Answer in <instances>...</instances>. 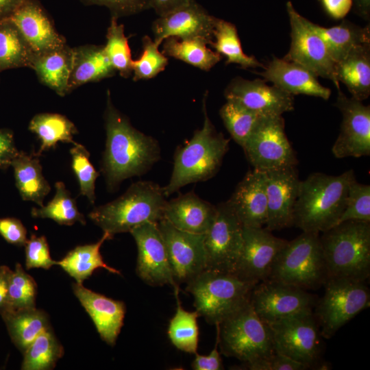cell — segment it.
<instances>
[{
  "label": "cell",
  "instance_id": "obj_1",
  "mask_svg": "<svg viewBox=\"0 0 370 370\" xmlns=\"http://www.w3.org/2000/svg\"><path fill=\"white\" fill-rule=\"evenodd\" d=\"M106 132L101 171L107 186L114 190L125 180L145 173L160 159L158 140L132 126L113 104L107 91L104 111Z\"/></svg>",
  "mask_w": 370,
  "mask_h": 370
},
{
  "label": "cell",
  "instance_id": "obj_2",
  "mask_svg": "<svg viewBox=\"0 0 370 370\" xmlns=\"http://www.w3.org/2000/svg\"><path fill=\"white\" fill-rule=\"evenodd\" d=\"M349 169L339 175L313 173L300 182L293 224L306 232H323L336 225L345 209L350 183Z\"/></svg>",
  "mask_w": 370,
  "mask_h": 370
},
{
  "label": "cell",
  "instance_id": "obj_3",
  "mask_svg": "<svg viewBox=\"0 0 370 370\" xmlns=\"http://www.w3.org/2000/svg\"><path fill=\"white\" fill-rule=\"evenodd\" d=\"M206 97L205 95L203 99L202 127L195 130L192 138L175 151L170 180L162 187L166 197L188 184L213 177L229 149L230 140L216 130L208 115Z\"/></svg>",
  "mask_w": 370,
  "mask_h": 370
},
{
  "label": "cell",
  "instance_id": "obj_4",
  "mask_svg": "<svg viewBox=\"0 0 370 370\" xmlns=\"http://www.w3.org/2000/svg\"><path fill=\"white\" fill-rule=\"evenodd\" d=\"M166 203L162 187L151 181H139L116 199L95 207L88 217L112 238L147 223H157L164 217Z\"/></svg>",
  "mask_w": 370,
  "mask_h": 370
},
{
  "label": "cell",
  "instance_id": "obj_5",
  "mask_svg": "<svg viewBox=\"0 0 370 370\" xmlns=\"http://www.w3.org/2000/svg\"><path fill=\"white\" fill-rule=\"evenodd\" d=\"M328 278L367 281L370 275V223L347 221L319 234Z\"/></svg>",
  "mask_w": 370,
  "mask_h": 370
},
{
  "label": "cell",
  "instance_id": "obj_6",
  "mask_svg": "<svg viewBox=\"0 0 370 370\" xmlns=\"http://www.w3.org/2000/svg\"><path fill=\"white\" fill-rule=\"evenodd\" d=\"M256 284L233 273L206 269L186 284V291L199 317L217 325L249 301Z\"/></svg>",
  "mask_w": 370,
  "mask_h": 370
},
{
  "label": "cell",
  "instance_id": "obj_7",
  "mask_svg": "<svg viewBox=\"0 0 370 370\" xmlns=\"http://www.w3.org/2000/svg\"><path fill=\"white\" fill-rule=\"evenodd\" d=\"M319 233H302L288 241L278 254L267 280L312 290L323 286L328 271Z\"/></svg>",
  "mask_w": 370,
  "mask_h": 370
},
{
  "label": "cell",
  "instance_id": "obj_8",
  "mask_svg": "<svg viewBox=\"0 0 370 370\" xmlns=\"http://www.w3.org/2000/svg\"><path fill=\"white\" fill-rule=\"evenodd\" d=\"M221 354L243 362L275 352L271 331L256 313L250 301L216 325Z\"/></svg>",
  "mask_w": 370,
  "mask_h": 370
},
{
  "label": "cell",
  "instance_id": "obj_9",
  "mask_svg": "<svg viewBox=\"0 0 370 370\" xmlns=\"http://www.w3.org/2000/svg\"><path fill=\"white\" fill-rule=\"evenodd\" d=\"M323 286L324 294L317 299L313 313L321 336L330 338L369 306L370 291L365 281L348 278H330Z\"/></svg>",
  "mask_w": 370,
  "mask_h": 370
},
{
  "label": "cell",
  "instance_id": "obj_10",
  "mask_svg": "<svg viewBox=\"0 0 370 370\" xmlns=\"http://www.w3.org/2000/svg\"><path fill=\"white\" fill-rule=\"evenodd\" d=\"M269 325L275 352L310 368L318 364L321 335L313 310L293 314Z\"/></svg>",
  "mask_w": 370,
  "mask_h": 370
},
{
  "label": "cell",
  "instance_id": "obj_11",
  "mask_svg": "<svg viewBox=\"0 0 370 370\" xmlns=\"http://www.w3.org/2000/svg\"><path fill=\"white\" fill-rule=\"evenodd\" d=\"M282 115L265 116L242 147L254 169L264 172L296 166L298 161L285 133Z\"/></svg>",
  "mask_w": 370,
  "mask_h": 370
},
{
  "label": "cell",
  "instance_id": "obj_12",
  "mask_svg": "<svg viewBox=\"0 0 370 370\" xmlns=\"http://www.w3.org/2000/svg\"><path fill=\"white\" fill-rule=\"evenodd\" d=\"M291 27V45L284 59L306 67L317 77L332 81L337 90L340 84L335 75V62L325 44L312 27V23L299 14L291 1L286 4Z\"/></svg>",
  "mask_w": 370,
  "mask_h": 370
},
{
  "label": "cell",
  "instance_id": "obj_13",
  "mask_svg": "<svg viewBox=\"0 0 370 370\" xmlns=\"http://www.w3.org/2000/svg\"><path fill=\"white\" fill-rule=\"evenodd\" d=\"M214 220L204 234L206 269L233 273L243 244V225L229 206H216Z\"/></svg>",
  "mask_w": 370,
  "mask_h": 370
},
{
  "label": "cell",
  "instance_id": "obj_14",
  "mask_svg": "<svg viewBox=\"0 0 370 370\" xmlns=\"http://www.w3.org/2000/svg\"><path fill=\"white\" fill-rule=\"evenodd\" d=\"M249 301L260 319L269 325L301 312L313 310L317 299L303 288L266 280L255 285Z\"/></svg>",
  "mask_w": 370,
  "mask_h": 370
},
{
  "label": "cell",
  "instance_id": "obj_15",
  "mask_svg": "<svg viewBox=\"0 0 370 370\" xmlns=\"http://www.w3.org/2000/svg\"><path fill=\"white\" fill-rule=\"evenodd\" d=\"M157 225L175 284H187L206 269L204 234L179 230L164 218Z\"/></svg>",
  "mask_w": 370,
  "mask_h": 370
},
{
  "label": "cell",
  "instance_id": "obj_16",
  "mask_svg": "<svg viewBox=\"0 0 370 370\" xmlns=\"http://www.w3.org/2000/svg\"><path fill=\"white\" fill-rule=\"evenodd\" d=\"M287 242L275 236L266 227L243 226L242 247L234 273L254 284L267 280Z\"/></svg>",
  "mask_w": 370,
  "mask_h": 370
},
{
  "label": "cell",
  "instance_id": "obj_17",
  "mask_svg": "<svg viewBox=\"0 0 370 370\" xmlns=\"http://www.w3.org/2000/svg\"><path fill=\"white\" fill-rule=\"evenodd\" d=\"M337 90L334 105L342 113L343 120L332 153L337 158L369 156L370 106L352 97H347L341 89Z\"/></svg>",
  "mask_w": 370,
  "mask_h": 370
},
{
  "label": "cell",
  "instance_id": "obj_18",
  "mask_svg": "<svg viewBox=\"0 0 370 370\" xmlns=\"http://www.w3.org/2000/svg\"><path fill=\"white\" fill-rule=\"evenodd\" d=\"M138 249L136 271L152 286L166 284L178 288L170 268L164 241L156 223L143 224L130 232Z\"/></svg>",
  "mask_w": 370,
  "mask_h": 370
},
{
  "label": "cell",
  "instance_id": "obj_19",
  "mask_svg": "<svg viewBox=\"0 0 370 370\" xmlns=\"http://www.w3.org/2000/svg\"><path fill=\"white\" fill-rule=\"evenodd\" d=\"M264 79H233L224 91L226 100L235 101L262 116L282 115L294 109V96Z\"/></svg>",
  "mask_w": 370,
  "mask_h": 370
},
{
  "label": "cell",
  "instance_id": "obj_20",
  "mask_svg": "<svg viewBox=\"0 0 370 370\" xmlns=\"http://www.w3.org/2000/svg\"><path fill=\"white\" fill-rule=\"evenodd\" d=\"M267 218L265 227L280 230L293 225V210L301 180L296 166L266 171Z\"/></svg>",
  "mask_w": 370,
  "mask_h": 370
},
{
  "label": "cell",
  "instance_id": "obj_21",
  "mask_svg": "<svg viewBox=\"0 0 370 370\" xmlns=\"http://www.w3.org/2000/svg\"><path fill=\"white\" fill-rule=\"evenodd\" d=\"M217 18L210 15L195 0L166 14L152 24L154 41L159 45L169 37L203 38L209 44L213 40Z\"/></svg>",
  "mask_w": 370,
  "mask_h": 370
},
{
  "label": "cell",
  "instance_id": "obj_22",
  "mask_svg": "<svg viewBox=\"0 0 370 370\" xmlns=\"http://www.w3.org/2000/svg\"><path fill=\"white\" fill-rule=\"evenodd\" d=\"M16 25L35 56L66 45L52 20L38 0H26L10 18Z\"/></svg>",
  "mask_w": 370,
  "mask_h": 370
},
{
  "label": "cell",
  "instance_id": "obj_23",
  "mask_svg": "<svg viewBox=\"0 0 370 370\" xmlns=\"http://www.w3.org/2000/svg\"><path fill=\"white\" fill-rule=\"evenodd\" d=\"M227 203L247 227H263L267 218L266 173L249 171L236 186Z\"/></svg>",
  "mask_w": 370,
  "mask_h": 370
},
{
  "label": "cell",
  "instance_id": "obj_24",
  "mask_svg": "<svg viewBox=\"0 0 370 370\" xmlns=\"http://www.w3.org/2000/svg\"><path fill=\"white\" fill-rule=\"evenodd\" d=\"M73 290L92 319L101 338L108 345L114 346L123 325L126 312L125 303L95 293L81 283L73 284Z\"/></svg>",
  "mask_w": 370,
  "mask_h": 370
},
{
  "label": "cell",
  "instance_id": "obj_25",
  "mask_svg": "<svg viewBox=\"0 0 370 370\" xmlns=\"http://www.w3.org/2000/svg\"><path fill=\"white\" fill-rule=\"evenodd\" d=\"M266 82L292 95H306L328 99L331 90L323 86L317 76L296 62L273 56L264 71L258 73Z\"/></svg>",
  "mask_w": 370,
  "mask_h": 370
},
{
  "label": "cell",
  "instance_id": "obj_26",
  "mask_svg": "<svg viewBox=\"0 0 370 370\" xmlns=\"http://www.w3.org/2000/svg\"><path fill=\"white\" fill-rule=\"evenodd\" d=\"M216 213V206L191 191L166 201L163 218L179 230L205 234L212 224Z\"/></svg>",
  "mask_w": 370,
  "mask_h": 370
},
{
  "label": "cell",
  "instance_id": "obj_27",
  "mask_svg": "<svg viewBox=\"0 0 370 370\" xmlns=\"http://www.w3.org/2000/svg\"><path fill=\"white\" fill-rule=\"evenodd\" d=\"M72 52L68 94L85 84L112 77L116 72L111 64L103 46L82 45L72 47Z\"/></svg>",
  "mask_w": 370,
  "mask_h": 370
},
{
  "label": "cell",
  "instance_id": "obj_28",
  "mask_svg": "<svg viewBox=\"0 0 370 370\" xmlns=\"http://www.w3.org/2000/svg\"><path fill=\"white\" fill-rule=\"evenodd\" d=\"M335 75L352 97L361 101L367 99L370 95V43L354 47L336 63Z\"/></svg>",
  "mask_w": 370,
  "mask_h": 370
},
{
  "label": "cell",
  "instance_id": "obj_29",
  "mask_svg": "<svg viewBox=\"0 0 370 370\" xmlns=\"http://www.w3.org/2000/svg\"><path fill=\"white\" fill-rule=\"evenodd\" d=\"M16 186L24 201L42 206L43 201L51 187L42 172L38 154L31 155L20 151L11 163Z\"/></svg>",
  "mask_w": 370,
  "mask_h": 370
},
{
  "label": "cell",
  "instance_id": "obj_30",
  "mask_svg": "<svg viewBox=\"0 0 370 370\" xmlns=\"http://www.w3.org/2000/svg\"><path fill=\"white\" fill-rule=\"evenodd\" d=\"M72 47L60 48L35 56L32 69L40 82L59 96L67 95L72 66Z\"/></svg>",
  "mask_w": 370,
  "mask_h": 370
},
{
  "label": "cell",
  "instance_id": "obj_31",
  "mask_svg": "<svg viewBox=\"0 0 370 370\" xmlns=\"http://www.w3.org/2000/svg\"><path fill=\"white\" fill-rule=\"evenodd\" d=\"M312 27L324 41L335 64L343 60L354 47L370 43L369 25L361 27L343 20L339 25L330 27L314 23Z\"/></svg>",
  "mask_w": 370,
  "mask_h": 370
},
{
  "label": "cell",
  "instance_id": "obj_32",
  "mask_svg": "<svg viewBox=\"0 0 370 370\" xmlns=\"http://www.w3.org/2000/svg\"><path fill=\"white\" fill-rule=\"evenodd\" d=\"M111 236L103 232L95 243L80 245L70 251L61 260L56 262L76 282L82 284L95 270L103 268L109 272L121 275V272L108 265L103 260L100 248Z\"/></svg>",
  "mask_w": 370,
  "mask_h": 370
},
{
  "label": "cell",
  "instance_id": "obj_33",
  "mask_svg": "<svg viewBox=\"0 0 370 370\" xmlns=\"http://www.w3.org/2000/svg\"><path fill=\"white\" fill-rule=\"evenodd\" d=\"M1 315L12 342L22 352L40 333L50 328L47 313L36 307L5 311Z\"/></svg>",
  "mask_w": 370,
  "mask_h": 370
},
{
  "label": "cell",
  "instance_id": "obj_34",
  "mask_svg": "<svg viewBox=\"0 0 370 370\" xmlns=\"http://www.w3.org/2000/svg\"><path fill=\"white\" fill-rule=\"evenodd\" d=\"M208 40L203 38H179L169 37L163 40L162 53L208 71L222 56L207 47Z\"/></svg>",
  "mask_w": 370,
  "mask_h": 370
},
{
  "label": "cell",
  "instance_id": "obj_35",
  "mask_svg": "<svg viewBox=\"0 0 370 370\" xmlns=\"http://www.w3.org/2000/svg\"><path fill=\"white\" fill-rule=\"evenodd\" d=\"M35 54L15 23L0 21V72L11 69H32Z\"/></svg>",
  "mask_w": 370,
  "mask_h": 370
},
{
  "label": "cell",
  "instance_id": "obj_36",
  "mask_svg": "<svg viewBox=\"0 0 370 370\" xmlns=\"http://www.w3.org/2000/svg\"><path fill=\"white\" fill-rule=\"evenodd\" d=\"M29 130L40 140L38 156L44 151L55 147L59 142L76 143L73 140V136L77 133L75 124L60 114H37L31 119Z\"/></svg>",
  "mask_w": 370,
  "mask_h": 370
},
{
  "label": "cell",
  "instance_id": "obj_37",
  "mask_svg": "<svg viewBox=\"0 0 370 370\" xmlns=\"http://www.w3.org/2000/svg\"><path fill=\"white\" fill-rule=\"evenodd\" d=\"M213 40L210 42L215 51L226 58V64H236L243 69L263 67L254 56L246 55L241 44L236 26L223 19H216Z\"/></svg>",
  "mask_w": 370,
  "mask_h": 370
},
{
  "label": "cell",
  "instance_id": "obj_38",
  "mask_svg": "<svg viewBox=\"0 0 370 370\" xmlns=\"http://www.w3.org/2000/svg\"><path fill=\"white\" fill-rule=\"evenodd\" d=\"M63 354L64 348L50 327L40 333L25 350L21 369H53Z\"/></svg>",
  "mask_w": 370,
  "mask_h": 370
},
{
  "label": "cell",
  "instance_id": "obj_39",
  "mask_svg": "<svg viewBox=\"0 0 370 370\" xmlns=\"http://www.w3.org/2000/svg\"><path fill=\"white\" fill-rule=\"evenodd\" d=\"M177 309L169 321L167 334L171 343L179 350L195 354L199 341L198 312L184 310L178 298V288H174Z\"/></svg>",
  "mask_w": 370,
  "mask_h": 370
},
{
  "label": "cell",
  "instance_id": "obj_40",
  "mask_svg": "<svg viewBox=\"0 0 370 370\" xmlns=\"http://www.w3.org/2000/svg\"><path fill=\"white\" fill-rule=\"evenodd\" d=\"M56 193L46 205L33 208L31 214L34 218L50 219L60 225H71L76 222L86 224L84 215L78 210L75 200L71 197L64 184H55Z\"/></svg>",
  "mask_w": 370,
  "mask_h": 370
},
{
  "label": "cell",
  "instance_id": "obj_41",
  "mask_svg": "<svg viewBox=\"0 0 370 370\" xmlns=\"http://www.w3.org/2000/svg\"><path fill=\"white\" fill-rule=\"evenodd\" d=\"M219 114L232 138L241 147L244 145L265 117L229 100L221 108Z\"/></svg>",
  "mask_w": 370,
  "mask_h": 370
},
{
  "label": "cell",
  "instance_id": "obj_42",
  "mask_svg": "<svg viewBox=\"0 0 370 370\" xmlns=\"http://www.w3.org/2000/svg\"><path fill=\"white\" fill-rule=\"evenodd\" d=\"M116 17L111 16L107 29L105 52L114 69L123 77L127 78L132 74L131 50L128 38L125 34L124 25L118 23Z\"/></svg>",
  "mask_w": 370,
  "mask_h": 370
},
{
  "label": "cell",
  "instance_id": "obj_43",
  "mask_svg": "<svg viewBox=\"0 0 370 370\" xmlns=\"http://www.w3.org/2000/svg\"><path fill=\"white\" fill-rule=\"evenodd\" d=\"M37 285L34 279L17 263L8 278V306L5 311H17L36 307ZM4 311V312H5Z\"/></svg>",
  "mask_w": 370,
  "mask_h": 370
},
{
  "label": "cell",
  "instance_id": "obj_44",
  "mask_svg": "<svg viewBox=\"0 0 370 370\" xmlns=\"http://www.w3.org/2000/svg\"><path fill=\"white\" fill-rule=\"evenodd\" d=\"M72 169L77 179L80 195L88 198L91 204L95 201V182L99 173L90 162V153L86 148L75 143L70 149Z\"/></svg>",
  "mask_w": 370,
  "mask_h": 370
},
{
  "label": "cell",
  "instance_id": "obj_45",
  "mask_svg": "<svg viewBox=\"0 0 370 370\" xmlns=\"http://www.w3.org/2000/svg\"><path fill=\"white\" fill-rule=\"evenodd\" d=\"M143 53L137 60H133V80L149 79L163 71L168 64L167 57L158 49L159 45L148 36L142 40Z\"/></svg>",
  "mask_w": 370,
  "mask_h": 370
},
{
  "label": "cell",
  "instance_id": "obj_46",
  "mask_svg": "<svg viewBox=\"0 0 370 370\" xmlns=\"http://www.w3.org/2000/svg\"><path fill=\"white\" fill-rule=\"evenodd\" d=\"M347 221L370 223V186L356 179L349 184L345 207L337 224Z\"/></svg>",
  "mask_w": 370,
  "mask_h": 370
},
{
  "label": "cell",
  "instance_id": "obj_47",
  "mask_svg": "<svg viewBox=\"0 0 370 370\" xmlns=\"http://www.w3.org/2000/svg\"><path fill=\"white\" fill-rule=\"evenodd\" d=\"M25 267L27 269L42 268L49 269L56 264L49 253L47 241L44 236L32 234L25 245Z\"/></svg>",
  "mask_w": 370,
  "mask_h": 370
},
{
  "label": "cell",
  "instance_id": "obj_48",
  "mask_svg": "<svg viewBox=\"0 0 370 370\" xmlns=\"http://www.w3.org/2000/svg\"><path fill=\"white\" fill-rule=\"evenodd\" d=\"M249 370H306L310 367L288 356L275 352L272 354L251 362H243Z\"/></svg>",
  "mask_w": 370,
  "mask_h": 370
},
{
  "label": "cell",
  "instance_id": "obj_49",
  "mask_svg": "<svg viewBox=\"0 0 370 370\" xmlns=\"http://www.w3.org/2000/svg\"><path fill=\"white\" fill-rule=\"evenodd\" d=\"M86 5H101L109 9L111 16L119 18L140 13L151 8L149 0H79Z\"/></svg>",
  "mask_w": 370,
  "mask_h": 370
},
{
  "label": "cell",
  "instance_id": "obj_50",
  "mask_svg": "<svg viewBox=\"0 0 370 370\" xmlns=\"http://www.w3.org/2000/svg\"><path fill=\"white\" fill-rule=\"evenodd\" d=\"M0 235L9 243L23 246L27 238V230L22 222L14 217L0 219Z\"/></svg>",
  "mask_w": 370,
  "mask_h": 370
},
{
  "label": "cell",
  "instance_id": "obj_51",
  "mask_svg": "<svg viewBox=\"0 0 370 370\" xmlns=\"http://www.w3.org/2000/svg\"><path fill=\"white\" fill-rule=\"evenodd\" d=\"M12 131L8 128H0V169H6L18 154Z\"/></svg>",
  "mask_w": 370,
  "mask_h": 370
},
{
  "label": "cell",
  "instance_id": "obj_52",
  "mask_svg": "<svg viewBox=\"0 0 370 370\" xmlns=\"http://www.w3.org/2000/svg\"><path fill=\"white\" fill-rule=\"evenodd\" d=\"M218 341L213 349L208 355L195 354V358L191 363V367L195 370H221L223 369L222 360L218 350Z\"/></svg>",
  "mask_w": 370,
  "mask_h": 370
},
{
  "label": "cell",
  "instance_id": "obj_53",
  "mask_svg": "<svg viewBox=\"0 0 370 370\" xmlns=\"http://www.w3.org/2000/svg\"><path fill=\"white\" fill-rule=\"evenodd\" d=\"M325 12L331 18L338 20L345 18L352 8V0H318Z\"/></svg>",
  "mask_w": 370,
  "mask_h": 370
},
{
  "label": "cell",
  "instance_id": "obj_54",
  "mask_svg": "<svg viewBox=\"0 0 370 370\" xmlns=\"http://www.w3.org/2000/svg\"><path fill=\"white\" fill-rule=\"evenodd\" d=\"M151 8L160 16L179 8L186 5L194 0H149Z\"/></svg>",
  "mask_w": 370,
  "mask_h": 370
},
{
  "label": "cell",
  "instance_id": "obj_55",
  "mask_svg": "<svg viewBox=\"0 0 370 370\" xmlns=\"http://www.w3.org/2000/svg\"><path fill=\"white\" fill-rule=\"evenodd\" d=\"M11 269L6 266L0 267V314L7 308L8 299V278Z\"/></svg>",
  "mask_w": 370,
  "mask_h": 370
},
{
  "label": "cell",
  "instance_id": "obj_56",
  "mask_svg": "<svg viewBox=\"0 0 370 370\" xmlns=\"http://www.w3.org/2000/svg\"><path fill=\"white\" fill-rule=\"evenodd\" d=\"M26 0H0V21L9 18Z\"/></svg>",
  "mask_w": 370,
  "mask_h": 370
},
{
  "label": "cell",
  "instance_id": "obj_57",
  "mask_svg": "<svg viewBox=\"0 0 370 370\" xmlns=\"http://www.w3.org/2000/svg\"><path fill=\"white\" fill-rule=\"evenodd\" d=\"M352 7L356 14L366 21H369L370 0H352Z\"/></svg>",
  "mask_w": 370,
  "mask_h": 370
}]
</instances>
